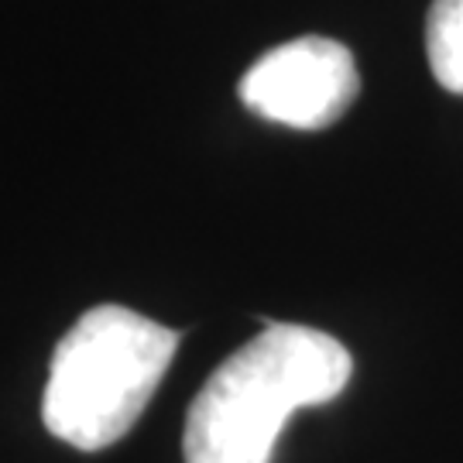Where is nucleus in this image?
Wrapping results in <instances>:
<instances>
[{
	"mask_svg": "<svg viewBox=\"0 0 463 463\" xmlns=\"http://www.w3.org/2000/svg\"><path fill=\"white\" fill-rule=\"evenodd\" d=\"M350 374L354 361L336 336L268 323L193 398L183 436L185 463H271L285 419L333 402Z\"/></svg>",
	"mask_w": 463,
	"mask_h": 463,
	"instance_id": "1",
	"label": "nucleus"
},
{
	"mask_svg": "<svg viewBox=\"0 0 463 463\" xmlns=\"http://www.w3.org/2000/svg\"><path fill=\"white\" fill-rule=\"evenodd\" d=\"M179 350V333L128 306H93L52 354L42 395L45 430L97 453L134 430Z\"/></svg>",
	"mask_w": 463,
	"mask_h": 463,
	"instance_id": "2",
	"label": "nucleus"
},
{
	"mask_svg": "<svg viewBox=\"0 0 463 463\" xmlns=\"http://www.w3.org/2000/svg\"><path fill=\"white\" fill-rule=\"evenodd\" d=\"M357 90L361 76L350 49L323 34H306L265 52L237 86L248 110L296 131L336 124L357 99Z\"/></svg>",
	"mask_w": 463,
	"mask_h": 463,
	"instance_id": "3",
	"label": "nucleus"
},
{
	"mask_svg": "<svg viewBox=\"0 0 463 463\" xmlns=\"http://www.w3.org/2000/svg\"><path fill=\"white\" fill-rule=\"evenodd\" d=\"M426 55L439 86L463 93V0H432L426 17Z\"/></svg>",
	"mask_w": 463,
	"mask_h": 463,
	"instance_id": "4",
	"label": "nucleus"
}]
</instances>
